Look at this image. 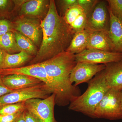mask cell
I'll return each instance as SVG.
<instances>
[{"mask_svg":"<svg viewBox=\"0 0 122 122\" xmlns=\"http://www.w3.org/2000/svg\"><path fill=\"white\" fill-rule=\"evenodd\" d=\"M42 41L36 54L30 65L41 63L66 51L74 33L59 15L55 1H50L46 16L41 22Z\"/></svg>","mask_w":122,"mask_h":122,"instance_id":"cell-1","label":"cell"},{"mask_svg":"<svg viewBox=\"0 0 122 122\" xmlns=\"http://www.w3.org/2000/svg\"><path fill=\"white\" fill-rule=\"evenodd\" d=\"M45 68L53 94L55 95V104L65 106L81 95V91L70 81L71 74L77 62L75 54L65 51L41 63Z\"/></svg>","mask_w":122,"mask_h":122,"instance_id":"cell-2","label":"cell"},{"mask_svg":"<svg viewBox=\"0 0 122 122\" xmlns=\"http://www.w3.org/2000/svg\"><path fill=\"white\" fill-rule=\"evenodd\" d=\"M110 89L103 70L89 82L87 89L83 94L70 103L69 109L94 118L96 107Z\"/></svg>","mask_w":122,"mask_h":122,"instance_id":"cell-3","label":"cell"},{"mask_svg":"<svg viewBox=\"0 0 122 122\" xmlns=\"http://www.w3.org/2000/svg\"><path fill=\"white\" fill-rule=\"evenodd\" d=\"M94 118L122 119V91L110 88L96 107Z\"/></svg>","mask_w":122,"mask_h":122,"instance_id":"cell-4","label":"cell"},{"mask_svg":"<svg viewBox=\"0 0 122 122\" xmlns=\"http://www.w3.org/2000/svg\"><path fill=\"white\" fill-rule=\"evenodd\" d=\"M52 94V92L45 83L16 90L0 97V107L10 104L25 102L32 98L44 99Z\"/></svg>","mask_w":122,"mask_h":122,"instance_id":"cell-5","label":"cell"},{"mask_svg":"<svg viewBox=\"0 0 122 122\" xmlns=\"http://www.w3.org/2000/svg\"><path fill=\"white\" fill-rule=\"evenodd\" d=\"M55 95L44 99L32 98L25 102V109L33 114L41 122H58L55 118Z\"/></svg>","mask_w":122,"mask_h":122,"instance_id":"cell-6","label":"cell"},{"mask_svg":"<svg viewBox=\"0 0 122 122\" xmlns=\"http://www.w3.org/2000/svg\"><path fill=\"white\" fill-rule=\"evenodd\" d=\"M110 16L107 0H99L87 17L85 29L90 34L105 31L108 32Z\"/></svg>","mask_w":122,"mask_h":122,"instance_id":"cell-7","label":"cell"},{"mask_svg":"<svg viewBox=\"0 0 122 122\" xmlns=\"http://www.w3.org/2000/svg\"><path fill=\"white\" fill-rule=\"evenodd\" d=\"M106 68L103 64L77 62L71 74L70 81L75 87L83 83H89L96 74Z\"/></svg>","mask_w":122,"mask_h":122,"instance_id":"cell-8","label":"cell"},{"mask_svg":"<svg viewBox=\"0 0 122 122\" xmlns=\"http://www.w3.org/2000/svg\"><path fill=\"white\" fill-rule=\"evenodd\" d=\"M77 62H85L94 64L106 65L122 60V53L86 49L75 54Z\"/></svg>","mask_w":122,"mask_h":122,"instance_id":"cell-9","label":"cell"},{"mask_svg":"<svg viewBox=\"0 0 122 122\" xmlns=\"http://www.w3.org/2000/svg\"><path fill=\"white\" fill-rule=\"evenodd\" d=\"M14 74L25 75L38 79L49 88L53 94L49 80L45 68L41 63L32 64L18 68L0 70V75L2 76Z\"/></svg>","mask_w":122,"mask_h":122,"instance_id":"cell-10","label":"cell"},{"mask_svg":"<svg viewBox=\"0 0 122 122\" xmlns=\"http://www.w3.org/2000/svg\"><path fill=\"white\" fill-rule=\"evenodd\" d=\"M41 23L33 18L24 17L18 20L15 28L17 32L28 38L36 45H39L41 36Z\"/></svg>","mask_w":122,"mask_h":122,"instance_id":"cell-11","label":"cell"},{"mask_svg":"<svg viewBox=\"0 0 122 122\" xmlns=\"http://www.w3.org/2000/svg\"><path fill=\"white\" fill-rule=\"evenodd\" d=\"M2 78L4 85L9 89L13 90L32 87L44 83L38 79L23 74L2 76Z\"/></svg>","mask_w":122,"mask_h":122,"instance_id":"cell-12","label":"cell"},{"mask_svg":"<svg viewBox=\"0 0 122 122\" xmlns=\"http://www.w3.org/2000/svg\"><path fill=\"white\" fill-rule=\"evenodd\" d=\"M63 17L74 33L85 29L87 16L78 5L68 10Z\"/></svg>","mask_w":122,"mask_h":122,"instance_id":"cell-13","label":"cell"},{"mask_svg":"<svg viewBox=\"0 0 122 122\" xmlns=\"http://www.w3.org/2000/svg\"><path fill=\"white\" fill-rule=\"evenodd\" d=\"M103 72L110 88L122 90V60L106 64Z\"/></svg>","mask_w":122,"mask_h":122,"instance_id":"cell-14","label":"cell"},{"mask_svg":"<svg viewBox=\"0 0 122 122\" xmlns=\"http://www.w3.org/2000/svg\"><path fill=\"white\" fill-rule=\"evenodd\" d=\"M86 49L114 52L113 46L107 31H98L90 34Z\"/></svg>","mask_w":122,"mask_h":122,"instance_id":"cell-15","label":"cell"},{"mask_svg":"<svg viewBox=\"0 0 122 122\" xmlns=\"http://www.w3.org/2000/svg\"><path fill=\"white\" fill-rule=\"evenodd\" d=\"M110 16L108 35L114 46V52L122 53V23L112 13L108 6Z\"/></svg>","mask_w":122,"mask_h":122,"instance_id":"cell-16","label":"cell"},{"mask_svg":"<svg viewBox=\"0 0 122 122\" xmlns=\"http://www.w3.org/2000/svg\"><path fill=\"white\" fill-rule=\"evenodd\" d=\"M89 36L85 29L75 33L66 51L74 54L81 52L86 49Z\"/></svg>","mask_w":122,"mask_h":122,"instance_id":"cell-17","label":"cell"},{"mask_svg":"<svg viewBox=\"0 0 122 122\" xmlns=\"http://www.w3.org/2000/svg\"><path fill=\"white\" fill-rule=\"evenodd\" d=\"M49 2L44 0H32L25 2L22 5L21 13L30 16H41L49 7Z\"/></svg>","mask_w":122,"mask_h":122,"instance_id":"cell-18","label":"cell"},{"mask_svg":"<svg viewBox=\"0 0 122 122\" xmlns=\"http://www.w3.org/2000/svg\"><path fill=\"white\" fill-rule=\"evenodd\" d=\"M32 56L25 51H21L16 54L5 55L2 69H13L22 67L30 61Z\"/></svg>","mask_w":122,"mask_h":122,"instance_id":"cell-19","label":"cell"},{"mask_svg":"<svg viewBox=\"0 0 122 122\" xmlns=\"http://www.w3.org/2000/svg\"><path fill=\"white\" fill-rule=\"evenodd\" d=\"M13 33L18 46L21 51H25L31 56H35L37 51L35 44L32 41L17 31H14Z\"/></svg>","mask_w":122,"mask_h":122,"instance_id":"cell-20","label":"cell"},{"mask_svg":"<svg viewBox=\"0 0 122 122\" xmlns=\"http://www.w3.org/2000/svg\"><path fill=\"white\" fill-rule=\"evenodd\" d=\"M0 46L10 54L18 53L21 51L18 46L14 34L12 31L0 37Z\"/></svg>","mask_w":122,"mask_h":122,"instance_id":"cell-21","label":"cell"},{"mask_svg":"<svg viewBox=\"0 0 122 122\" xmlns=\"http://www.w3.org/2000/svg\"><path fill=\"white\" fill-rule=\"evenodd\" d=\"M25 102L3 106L0 107V115L13 114L24 111L25 109Z\"/></svg>","mask_w":122,"mask_h":122,"instance_id":"cell-22","label":"cell"},{"mask_svg":"<svg viewBox=\"0 0 122 122\" xmlns=\"http://www.w3.org/2000/svg\"><path fill=\"white\" fill-rule=\"evenodd\" d=\"M112 13L122 23V0H107Z\"/></svg>","mask_w":122,"mask_h":122,"instance_id":"cell-23","label":"cell"},{"mask_svg":"<svg viewBox=\"0 0 122 122\" xmlns=\"http://www.w3.org/2000/svg\"><path fill=\"white\" fill-rule=\"evenodd\" d=\"M99 1L98 0H77L78 5L83 9L87 17L91 13Z\"/></svg>","mask_w":122,"mask_h":122,"instance_id":"cell-24","label":"cell"},{"mask_svg":"<svg viewBox=\"0 0 122 122\" xmlns=\"http://www.w3.org/2000/svg\"><path fill=\"white\" fill-rule=\"evenodd\" d=\"M12 24L10 21L5 19H0V37L11 32Z\"/></svg>","mask_w":122,"mask_h":122,"instance_id":"cell-25","label":"cell"},{"mask_svg":"<svg viewBox=\"0 0 122 122\" xmlns=\"http://www.w3.org/2000/svg\"><path fill=\"white\" fill-rule=\"evenodd\" d=\"M58 1L61 10L64 15L69 9L78 5L77 0H63Z\"/></svg>","mask_w":122,"mask_h":122,"instance_id":"cell-26","label":"cell"},{"mask_svg":"<svg viewBox=\"0 0 122 122\" xmlns=\"http://www.w3.org/2000/svg\"><path fill=\"white\" fill-rule=\"evenodd\" d=\"M23 112L13 114L0 115V122H14L18 116Z\"/></svg>","mask_w":122,"mask_h":122,"instance_id":"cell-27","label":"cell"},{"mask_svg":"<svg viewBox=\"0 0 122 122\" xmlns=\"http://www.w3.org/2000/svg\"><path fill=\"white\" fill-rule=\"evenodd\" d=\"M24 114L25 122H41L35 115L26 109L24 111Z\"/></svg>","mask_w":122,"mask_h":122,"instance_id":"cell-28","label":"cell"},{"mask_svg":"<svg viewBox=\"0 0 122 122\" xmlns=\"http://www.w3.org/2000/svg\"><path fill=\"white\" fill-rule=\"evenodd\" d=\"M10 1L0 0V16H4L7 13L10 5Z\"/></svg>","mask_w":122,"mask_h":122,"instance_id":"cell-29","label":"cell"},{"mask_svg":"<svg viewBox=\"0 0 122 122\" xmlns=\"http://www.w3.org/2000/svg\"><path fill=\"white\" fill-rule=\"evenodd\" d=\"M2 76L0 75V97L11 93L15 90L9 89L3 83Z\"/></svg>","mask_w":122,"mask_h":122,"instance_id":"cell-30","label":"cell"},{"mask_svg":"<svg viewBox=\"0 0 122 122\" xmlns=\"http://www.w3.org/2000/svg\"><path fill=\"white\" fill-rule=\"evenodd\" d=\"M6 53L7 52L0 46V70L3 68L5 57Z\"/></svg>","mask_w":122,"mask_h":122,"instance_id":"cell-31","label":"cell"},{"mask_svg":"<svg viewBox=\"0 0 122 122\" xmlns=\"http://www.w3.org/2000/svg\"><path fill=\"white\" fill-rule=\"evenodd\" d=\"M24 111L20 114L14 122H25L24 118Z\"/></svg>","mask_w":122,"mask_h":122,"instance_id":"cell-32","label":"cell"},{"mask_svg":"<svg viewBox=\"0 0 122 122\" xmlns=\"http://www.w3.org/2000/svg\"><path fill=\"white\" fill-rule=\"evenodd\" d=\"M122 91V90L121 91Z\"/></svg>","mask_w":122,"mask_h":122,"instance_id":"cell-33","label":"cell"}]
</instances>
